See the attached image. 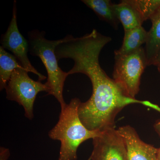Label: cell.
<instances>
[{
  "mask_svg": "<svg viewBox=\"0 0 160 160\" xmlns=\"http://www.w3.org/2000/svg\"><path fill=\"white\" fill-rule=\"evenodd\" d=\"M151 65H153L157 67H160V48L153 59L151 61L150 66Z\"/></svg>",
  "mask_w": 160,
  "mask_h": 160,
  "instance_id": "15",
  "label": "cell"
},
{
  "mask_svg": "<svg viewBox=\"0 0 160 160\" xmlns=\"http://www.w3.org/2000/svg\"><path fill=\"white\" fill-rule=\"evenodd\" d=\"M10 155L9 149L4 147H0V160H8Z\"/></svg>",
  "mask_w": 160,
  "mask_h": 160,
  "instance_id": "14",
  "label": "cell"
},
{
  "mask_svg": "<svg viewBox=\"0 0 160 160\" xmlns=\"http://www.w3.org/2000/svg\"><path fill=\"white\" fill-rule=\"evenodd\" d=\"M115 60L113 79L127 96L135 98L141 77L148 66L145 49L142 47L130 54L115 56Z\"/></svg>",
  "mask_w": 160,
  "mask_h": 160,
  "instance_id": "3",
  "label": "cell"
},
{
  "mask_svg": "<svg viewBox=\"0 0 160 160\" xmlns=\"http://www.w3.org/2000/svg\"><path fill=\"white\" fill-rule=\"evenodd\" d=\"M28 72L24 68L15 69L5 89L6 98L22 106L25 117L31 120L37 96L41 92H48V88L46 84L32 79Z\"/></svg>",
  "mask_w": 160,
  "mask_h": 160,
  "instance_id": "4",
  "label": "cell"
},
{
  "mask_svg": "<svg viewBox=\"0 0 160 160\" xmlns=\"http://www.w3.org/2000/svg\"><path fill=\"white\" fill-rule=\"evenodd\" d=\"M151 29L148 32V39L146 44V57L148 66L160 48V7L150 18Z\"/></svg>",
  "mask_w": 160,
  "mask_h": 160,
  "instance_id": "10",
  "label": "cell"
},
{
  "mask_svg": "<svg viewBox=\"0 0 160 160\" xmlns=\"http://www.w3.org/2000/svg\"><path fill=\"white\" fill-rule=\"evenodd\" d=\"M16 1L13 2L11 21L6 32L2 35L1 43L4 49L11 51L22 66L28 72L36 75L40 82L46 79V77L41 74L32 66L29 59V43L22 35L18 28Z\"/></svg>",
  "mask_w": 160,
  "mask_h": 160,
  "instance_id": "5",
  "label": "cell"
},
{
  "mask_svg": "<svg viewBox=\"0 0 160 160\" xmlns=\"http://www.w3.org/2000/svg\"><path fill=\"white\" fill-rule=\"evenodd\" d=\"M148 36V32L142 26L125 31L122 45L115 51V56L126 55L136 51L146 44Z\"/></svg>",
  "mask_w": 160,
  "mask_h": 160,
  "instance_id": "9",
  "label": "cell"
},
{
  "mask_svg": "<svg viewBox=\"0 0 160 160\" xmlns=\"http://www.w3.org/2000/svg\"><path fill=\"white\" fill-rule=\"evenodd\" d=\"M86 6L89 7L101 20L109 23L117 28L120 22L113 10V5L109 0H82Z\"/></svg>",
  "mask_w": 160,
  "mask_h": 160,
  "instance_id": "11",
  "label": "cell"
},
{
  "mask_svg": "<svg viewBox=\"0 0 160 160\" xmlns=\"http://www.w3.org/2000/svg\"><path fill=\"white\" fill-rule=\"evenodd\" d=\"M113 8L125 31L142 26L145 22L142 16L131 0H123L119 4H113Z\"/></svg>",
  "mask_w": 160,
  "mask_h": 160,
  "instance_id": "8",
  "label": "cell"
},
{
  "mask_svg": "<svg viewBox=\"0 0 160 160\" xmlns=\"http://www.w3.org/2000/svg\"><path fill=\"white\" fill-rule=\"evenodd\" d=\"M117 131L125 143L128 160H158V149L142 141L133 127L123 126Z\"/></svg>",
  "mask_w": 160,
  "mask_h": 160,
  "instance_id": "7",
  "label": "cell"
},
{
  "mask_svg": "<svg viewBox=\"0 0 160 160\" xmlns=\"http://www.w3.org/2000/svg\"><path fill=\"white\" fill-rule=\"evenodd\" d=\"M92 144L88 160H128L125 143L115 128L102 132L92 139Z\"/></svg>",
  "mask_w": 160,
  "mask_h": 160,
  "instance_id": "6",
  "label": "cell"
},
{
  "mask_svg": "<svg viewBox=\"0 0 160 160\" xmlns=\"http://www.w3.org/2000/svg\"><path fill=\"white\" fill-rule=\"evenodd\" d=\"M81 102L79 99L74 98L66 104L61 109L56 125L49 132L50 138L61 142L58 160H77L79 146L102 132L91 131L83 125L78 114Z\"/></svg>",
  "mask_w": 160,
  "mask_h": 160,
  "instance_id": "1",
  "label": "cell"
},
{
  "mask_svg": "<svg viewBox=\"0 0 160 160\" xmlns=\"http://www.w3.org/2000/svg\"><path fill=\"white\" fill-rule=\"evenodd\" d=\"M140 12L144 20L150 19L152 16L160 7V0H131Z\"/></svg>",
  "mask_w": 160,
  "mask_h": 160,
  "instance_id": "13",
  "label": "cell"
},
{
  "mask_svg": "<svg viewBox=\"0 0 160 160\" xmlns=\"http://www.w3.org/2000/svg\"><path fill=\"white\" fill-rule=\"evenodd\" d=\"M18 68H24L13 55L0 46V90L6 89L12 72Z\"/></svg>",
  "mask_w": 160,
  "mask_h": 160,
  "instance_id": "12",
  "label": "cell"
},
{
  "mask_svg": "<svg viewBox=\"0 0 160 160\" xmlns=\"http://www.w3.org/2000/svg\"><path fill=\"white\" fill-rule=\"evenodd\" d=\"M28 43L30 54L38 57L46 67L48 78L45 84L48 88V95L58 100L61 109L66 106L63 97V89L68 72L63 71L58 64L55 49L64 41L63 38L58 40H49L45 38L44 31L33 30L28 32Z\"/></svg>",
  "mask_w": 160,
  "mask_h": 160,
  "instance_id": "2",
  "label": "cell"
},
{
  "mask_svg": "<svg viewBox=\"0 0 160 160\" xmlns=\"http://www.w3.org/2000/svg\"><path fill=\"white\" fill-rule=\"evenodd\" d=\"M158 70L159 72H160V67H158Z\"/></svg>",
  "mask_w": 160,
  "mask_h": 160,
  "instance_id": "17",
  "label": "cell"
},
{
  "mask_svg": "<svg viewBox=\"0 0 160 160\" xmlns=\"http://www.w3.org/2000/svg\"><path fill=\"white\" fill-rule=\"evenodd\" d=\"M153 127H154L155 130L156 132L160 138V119L157 120ZM158 159L160 160V148H159L158 150Z\"/></svg>",
  "mask_w": 160,
  "mask_h": 160,
  "instance_id": "16",
  "label": "cell"
}]
</instances>
